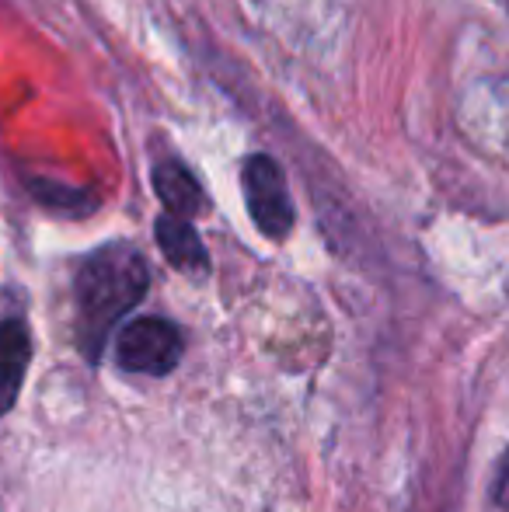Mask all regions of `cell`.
Returning a JSON list of instances; mask_svg holds the SVG:
<instances>
[{"label":"cell","instance_id":"1","mask_svg":"<svg viewBox=\"0 0 509 512\" xmlns=\"http://www.w3.org/2000/svg\"><path fill=\"white\" fill-rule=\"evenodd\" d=\"M150 286V269L143 255L129 244H105L81 262L74 279L81 345L98 359L105 335L143 300Z\"/></svg>","mask_w":509,"mask_h":512},{"label":"cell","instance_id":"2","mask_svg":"<svg viewBox=\"0 0 509 512\" xmlns=\"http://www.w3.org/2000/svg\"><path fill=\"white\" fill-rule=\"evenodd\" d=\"M182 352V331L164 317H136L116 338V363L129 373H147V377L171 373Z\"/></svg>","mask_w":509,"mask_h":512},{"label":"cell","instance_id":"3","mask_svg":"<svg viewBox=\"0 0 509 512\" xmlns=\"http://www.w3.org/2000/svg\"><path fill=\"white\" fill-rule=\"evenodd\" d=\"M241 185H245V203L255 227L272 241H283L293 230V223H297V209H293L290 189H286L283 168L272 157L255 154L245 161Z\"/></svg>","mask_w":509,"mask_h":512},{"label":"cell","instance_id":"4","mask_svg":"<svg viewBox=\"0 0 509 512\" xmlns=\"http://www.w3.org/2000/svg\"><path fill=\"white\" fill-rule=\"evenodd\" d=\"M28 359H32V342H28L25 321H18V317L0 321V415L11 411L18 401Z\"/></svg>","mask_w":509,"mask_h":512},{"label":"cell","instance_id":"5","mask_svg":"<svg viewBox=\"0 0 509 512\" xmlns=\"http://www.w3.org/2000/svg\"><path fill=\"white\" fill-rule=\"evenodd\" d=\"M154 237L157 244H161L164 258H168L175 269L182 272H196V276H203L206 269H210V255H206V244L203 237L196 234V227H192L189 220H182V216H161V220L154 223Z\"/></svg>","mask_w":509,"mask_h":512},{"label":"cell","instance_id":"6","mask_svg":"<svg viewBox=\"0 0 509 512\" xmlns=\"http://www.w3.org/2000/svg\"><path fill=\"white\" fill-rule=\"evenodd\" d=\"M154 192H157V199L164 203V209H168L171 216H182V220L196 216L199 209L206 206L199 182L192 178V171L182 168L178 161H161V164H157V168H154Z\"/></svg>","mask_w":509,"mask_h":512},{"label":"cell","instance_id":"7","mask_svg":"<svg viewBox=\"0 0 509 512\" xmlns=\"http://www.w3.org/2000/svg\"><path fill=\"white\" fill-rule=\"evenodd\" d=\"M496 502L509 509V453L503 457V467H499V481H496Z\"/></svg>","mask_w":509,"mask_h":512}]
</instances>
